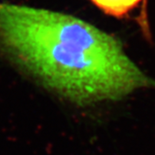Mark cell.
<instances>
[{"instance_id":"cell-2","label":"cell","mask_w":155,"mask_h":155,"mask_svg":"<svg viewBox=\"0 0 155 155\" xmlns=\"http://www.w3.org/2000/svg\"><path fill=\"white\" fill-rule=\"evenodd\" d=\"M99 9L109 16L124 18L146 0H90Z\"/></svg>"},{"instance_id":"cell-1","label":"cell","mask_w":155,"mask_h":155,"mask_svg":"<svg viewBox=\"0 0 155 155\" xmlns=\"http://www.w3.org/2000/svg\"><path fill=\"white\" fill-rule=\"evenodd\" d=\"M0 56L81 106L155 87L112 35L49 9L0 3Z\"/></svg>"}]
</instances>
